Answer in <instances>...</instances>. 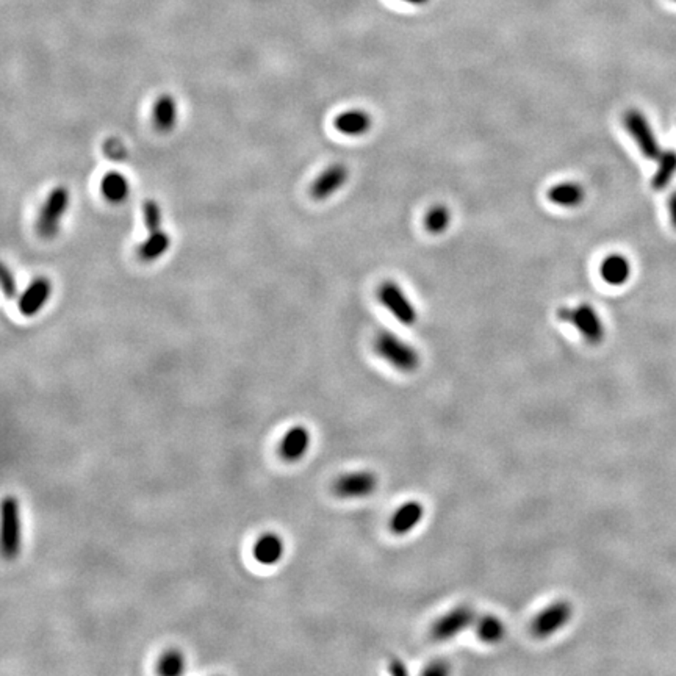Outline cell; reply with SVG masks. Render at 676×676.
I'll return each instance as SVG.
<instances>
[{
	"label": "cell",
	"instance_id": "obj_1",
	"mask_svg": "<svg viewBox=\"0 0 676 676\" xmlns=\"http://www.w3.org/2000/svg\"><path fill=\"white\" fill-rule=\"evenodd\" d=\"M373 347L382 360L401 373H414L420 366L421 359L418 351L393 332H379L374 338Z\"/></svg>",
	"mask_w": 676,
	"mask_h": 676
},
{
	"label": "cell",
	"instance_id": "obj_2",
	"mask_svg": "<svg viewBox=\"0 0 676 676\" xmlns=\"http://www.w3.org/2000/svg\"><path fill=\"white\" fill-rule=\"evenodd\" d=\"M71 204V193L66 186H55L47 194L37 219V232L44 240H53L61 229V221Z\"/></svg>",
	"mask_w": 676,
	"mask_h": 676
},
{
	"label": "cell",
	"instance_id": "obj_3",
	"mask_svg": "<svg viewBox=\"0 0 676 676\" xmlns=\"http://www.w3.org/2000/svg\"><path fill=\"white\" fill-rule=\"evenodd\" d=\"M557 318L573 326L589 345H599L604 340V324L597 310L589 304H581L578 307H561L557 310Z\"/></svg>",
	"mask_w": 676,
	"mask_h": 676
},
{
	"label": "cell",
	"instance_id": "obj_4",
	"mask_svg": "<svg viewBox=\"0 0 676 676\" xmlns=\"http://www.w3.org/2000/svg\"><path fill=\"white\" fill-rule=\"evenodd\" d=\"M23 545V531H20V511L15 497H5L2 501V537L0 548L6 561L16 559Z\"/></svg>",
	"mask_w": 676,
	"mask_h": 676
},
{
	"label": "cell",
	"instance_id": "obj_5",
	"mask_svg": "<svg viewBox=\"0 0 676 676\" xmlns=\"http://www.w3.org/2000/svg\"><path fill=\"white\" fill-rule=\"evenodd\" d=\"M378 298L379 302L384 305L400 323L406 326H412L416 323L418 313L415 305L396 282H382L378 288Z\"/></svg>",
	"mask_w": 676,
	"mask_h": 676
},
{
	"label": "cell",
	"instance_id": "obj_6",
	"mask_svg": "<svg viewBox=\"0 0 676 676\" xmlns=\"http://www.w3.org/2000/svg\"><path fill=\"white\" fill-rule=\"evenodd\" d=\"M378 476L373 471H351L333 480L332 492L340 499H359L373 495L378 490Z\"/></svg>",
	"mask_w": 676,
	"mask_h": 676
},
{
	"label": "cell",
	"instance_id": "obj_7",
	"mask_svg": "<svg viewBox=\"0 0 676 676\" xmlns=\"http://www.w3.org/2000/svg\"><path fill=\"white\" fill-rule=\"evenodd\" d=\"M623 125L625 129L630 132V135L634 138V141L637 143L640 152H642L646 158L656 160L661 157L662 151L659 148L656 135H654L651 125L648 122L642 111H639L636 108L625 111Z\"/></svg>",
	"mask_w": 676,
	"mask_h": 676
},
{
	"label": "cell",
	"instance_id": "obj_8",
	"mask_svg": "<svg viewBox=\"0 0 676 676\" xmlns=\"http://www.w3.org/2000/svg\"><path fill=\"white\" fill-rule=\"evenodd\" d=\"M476 612L470 606H457V608L446 612L443 617H440L437 622L432 625L431 637L435 642H448L454 639L462 631L468 630L470 626L476 623Z\"/></svg>",
	"mask_w": 676,
	"mask_h": 676
},
{
	"label": "cell",
	"instance_id": "obj_9",
	"mask_svg": "<svg viewBox=\"0 0 676 676\" xmlns=\"http://www.w3.org/2000/svg\"><path fill=\"white\" fill-rule=\"evenodd\" d=\"M573 616V608L566 599H559L553 604L547 606L545 609L540 611L531 623V632L534 637L547 639L553 636L557 631H561L566 626Z\"/></svg>",
	"mask_w": 676,
	"mask_h": 676
},
{
	"label": "cell",
	"instance_id": "obj_10",
	"mask_svg": "<svg viewBox=\"0 0 676 676\" xmlns=\"http://www.w3.org/2000/svg\"><path fill=\"white\" fill-rule=\"evenodd\" d=\"M53 285L47 277H37L34 281L25 288L23 295L19 296L18 309L20 315L25 318H33L46 307L49 299L52 296Z\"/></svg>",
	"mask_w": 676,
	"mask_h": 676
},
{
	"label": "cell",
	"instance_id": "obj_11",
	"mask_svg": "<svg viewBox=\"0 0 676 676\" xmlns=\"http://www.w3.org/2000/svg\"><path fill=\"white\" fill-rule=\"evenodd\" d=\"M347 179H350V171L346 166L343 163H333L319 174L315 182L310 185V196L315 200L331 198L346 185Z\"/></svg>",
	"mask_w": 676,
	"mask_h": 676
},
{
	"label": "cell",
	"instance_id": "obj_12",
	"mask_svg": "<svg viewBox=\"0 0 676 676\" xmlns=\"http://www.w3.org/2000/svg\"><path fill=\"white\" fill-rule=\"evenodd\" d=\"M310 432L304 426H295L285 432L279 445V454L285 462H298L307 454L310 448Z\"/></svg>",
	"mask_w": 676,
	"mask_h": 676
},
{
	"label": "cell",
	"instance_id": "obj_13",
	"mask_svg": "<svg viewBox=\"0 0 676 676\" xmlns=\"http://www.w3.org/2000/svg\"><path fill=\"white\" fill-rule=\"evenodd\" d=\"M424 517V507L418 501H407L396 509L390 520V531L395 535H406L420 525Z\"/></svg>",
	"mask_w": 676,
	"mask_h": 676
},
{
	"label": "cell",
	"instance_id": "obj_14",
	"mask_svg": "<svg viewBox=\"0 0 676 676\" xmlns=\"http://www.w3.org/2000/svg\"><path fill=\"white\" fill-rule=\"evenodd\" d=\"M373 125L371 116L368 115V111L352 108L346 110L343 113H340L336 120H333V127L337 132H340L341 135L346 136H362L369 132Z\"/></svg>",
	"mask_w": 676,
	"mask_h": 676
},
{
	"label": "cell",
	"instance_id": "obj_15",
	"mask_svg": "<svg viewBox=\"0 0 676 676\" xmlns=\"http://www.w3.org/2000/svg\"><path fill=\"white\" fill-rule=\"evenodd\" d=\"M285 553L283 540L276 532H264L257 539L253 554L254 559L262 566H276Z\"/></svg>",
	"mask_w": 676,
	"mask_h": 676
},
{
	"label": "cell",
	"instance_id": "obj_16",
	"mask_svg": "<svg viewBox=\"0 0 676 676\" xmlns=\"http://www.w3.org/2000/svg\"><path fill=\"white\" fill-rule=\"evenodd\" d=\"M177 121H179V106H177V101L174 99V96L171 94L158 96V99L154 103V108H152V122H154V127L158 132H162V134H168V132L174 130V127H176Z\"/></svg>",
	"mask_w": 676,
	"mask_h": 676
},
{
	"label": "cell",
	"instance_id": "obj_17",
	"mask_svg": "<svg viewBox=\"0 0 676 676\" xmlns=\"http://www.w3.org/2000/svg\"><path fill=\"white\" fill-rule=\"evenodd\" d=\"M599 276L609 285H623L630 281L631 263L622 254L608 255L599 267Z\"/></svg>",
	"mask_w": 676,
	"mask_h": 676
},
{
	"label": "cell",
	"instance_id": "obj_18",
	"mask_svg": "<svg viewBox=\"0 0 676 676\" xmlns=\"http://www.w3.org/2000/svg\"><path fill=\"white\" fill-rule=\"evenodd\" d=\"M548 200L554 205L573 208L581 205L585 199V190L581 184L578 182H561L549 188Z\"/></svg>",
	"mask_w": 676,
	"mask_h": 676
},
{
	"label": "cell",
	"instance_id": "obj_19",
	"mask_svg": "<svg viewBox=\"0 0 676 676\" xmlns=\"http://www.w3.org/2000/svg\"><path fill=\"white\" fill-rule=\"evenodd\" d=\"M101 193L110 204H122L130 194L129 179L120 171H108L101 180Z\"/></svg>",
	"mask_w": 676,
	"mask_h": 676
},
{
	"label": "cell",
	"instance_id": "obj_20",
	"mask_svg": "<svg viewBox=\"0 0 676 676\" xmlns=\"http://www.w3.org/2000/svg\"><path fill=\"white\" fill-rule=\"evenodd\" d=\"M171 246V236L170 234L165 231V229H160L155 232H149L148 238H146L141 245L138 246V257L143 262H155L158 259L168 253Z\"/></svg>",
	"mask_w": 676,
	"mask_h": 676
},
{
	"label": "cell",
	"instance_id": "obj_21",
	"mask_svg": "<svg viewBox=\"0 0 676 676\" xmlns=\"http://www.w3.org/2000/svg\"><path fill=\"white\" fill-rule=\"evenodd\" d=\"M475 630L479 640H483L485 644H498L503 640L506 634V626L504 623L497 616H483L476 618Z\"/></svg>",
	"mask_w": 676,
	"mask_h": 676
},
{
	"label": "cell",
	"instance_id": "obj_22",
	"mask_svg": "<svg viewBox=\"0 0 676 676\" xmlns=\"http://www.w3.org/2000/svg\"><path fill=\"white\" fill-rule=\"evenodd\" d=\"M675 174H676V151L668 149L665 152H662L659 157V165L651 179V186L656 191L664 190V188L672 182Z\"/></svg>",
	"mask_w": 676,
	"mask_h": 676
},
{
	"label": "cell",
	"instance_id": "obj_23",
	"mask_svg": "<svg viewBox=\"0 0 676 676\" xmlns=\"http://www.w3.org/2000/svg\"><path fill=\"white\" fill-rule=\"evenodd\" d=\"M449 221L451 213L448 207L438 204L429 208L426 216H424V229L432 235H440L449 227Z\"/></svg>",
	"mask_w": 676,
	"mask_h": 676
},
{
	"label": "cell",
	"instance_id": "obj_24",
	"mask_svg": "<svg viewBox=\"0 0 676 676\" xmlns=\"http://www.w3.org/2000/svg\"><path fill=\"white\" fill-rule=\"evenodd\" d=\"M185 672V656L179 650H168L157 662V673L174 676Z\"/></svg>",
	"mask_w": 676,
	"mask_h": 676
},
{
	"label": "cell",
	"instance_id": "obj_25",
	"mask_svg": "<svg viewBox=\"0 0 676 676\" xmlns=\"http://www.w3.org/2000/svg\"><path fill=\"white\" fill-rule=\"evenodd\" d=\"M143 219L148 232H155L162 229L163 215L155 199H146L143 204Z\"/></svg>",
	"mask_w": 676,
	"mask_h": 676
},
{
	"label": "cell",
	"instance_id": "obj_26",
	"mask_svg": "<svg viewBox=\"0 0 676 676\" xmlns=\"http://www.w3.org/2000/svg\"><path fill=\"white\" fill-rule=\"evenodd\" d=\"M0 283H2L4 295L6 298L13 299V298L18 296L16 277H15V274L11 273V269L6 267V264H4V267H2V273H0Z\"/></svg>",
	"mask_w": 676,
	"mask_h": 676
},
{
	"label": "cell",
	"instance_id": "obj_27",
	"mask_svg": "<svg viewBox=\"0 0 676 676\" xmlns=\"http://www.w3.org/2000/svg\"><path fill=\"white\" fill-rule=\"evenodd\" d=\"M448 672H449V668L446 667L443 662H434V664L429 665L426 670H424V673H428V675H445Z\"/></svg>",
	"mask_w": 676,
	"mask_h": 676
},
{
	"label": "cell",
	"instance_id": "obj_28",
	"mask_svg": "<svg viewBox=\"0 0 676 676\" xmlns=\"http://www.w3.org/2000/svg\"><path fill=\"white\" fill-rule=\"evenodd\" d=\"M668 212H670L672 224L676 229V191L672 194L670 199H668Z\"/></svg>",
	"mask_w": 676,
	"mask_h": 676
},
{
	"label": "cell",
	"instance_id": "obj_29",
	"mask_svg": "<svg viewBox=\"0 0 676 676\" xmlns=\"http://www.w3.org/2000/svg\"><path fill=\"white\" fill-rule=\"evenodd\" d=\"M390 673H393V675H406L407 673V668L404 667V664L401 661H393L392 664H390Z\"/></svg>",
	"mask_w": 676,
	"mask_h": 676
},
{
	"label": "cell",
	"instance_id": "obj_30",
	"mask_svg": "<svg viewBox=\"0 0 676 676\" xmlns=\"http://www.w3.org/2000/svg\"><path fill=\"white\" fill-rule=\"evenodd\" d=\"M402 2L412 4V5H424V4L428 2V0H402Z\"/></svg>",
	"mask_w": 676,
	"mask_h": 676
}]
</instances>
